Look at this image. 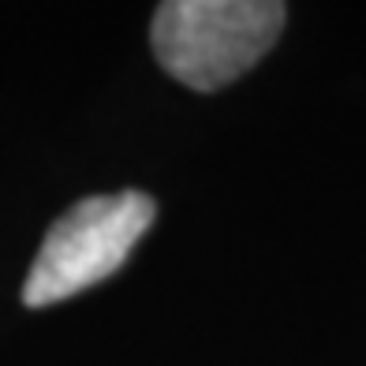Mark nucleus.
<instances>
[{"instance_id":"1","label":"nucleus","mask_w":366,"mask_h":366,"mask_svg":"<svg viewBox=\"0 0 366 366\" xmlns=\"http://www.w3.org/2000/svg\"><path fill=\"white\" fill-rule=\"evenodd\" d=\"M285 15L277 0H169L154 11L149 45L176 82L213 94L269 53Z\"/></svg>"},{"instance_id":"2","label":"nucleus","mask_w":366,"mask_h":366,"mask_svg":"<svg viewBox=\"0 0 366 366\" xmlns=\"http://www.w3.org/2000/svg\"><path fill=\"white\" fill-rule=\"evenodd\" d=\"M154 198L142 191L90 194L49 228L23 280L26 307H53L109 280L131 258L142 232L154 224Z\"/></svg>"}]
</instances>
